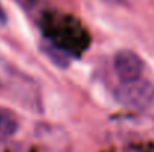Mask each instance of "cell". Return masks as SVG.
<instances>
[{
    "instance_id": "obj_1",
    "label": "cell",
    "mask_w": 154,
    "mask_h": 152,
    "mask_svg": "<svg viewBox=\"0 0 154 152\" xmlns=\"http://www.w3.org/2000/svg\"><path fill=\"white\" fill-rule=\"evenodd\" d=\"M47 40L66 52L79 54L88 48L90 37L79 21L69 15L45 13L42 19Z\"/></svg>"
},
{
    "instance_id": "obj_2",
    "label": "cell",
    "mask_w": 154,
    "mask_h": 152,
    "mask_svg": "<svg viewBox=\"0 0 154 152\" xmlns=\"http://www.w3.org/2000/svg\"><path fill=\"white\" fill-rule=\"evenodd\" d=\"M0 87L18 100L24 107L41 112L42 110V99L39 85L27 76L26 73L12 67L6 60L0 57Z\"/></svg>"
},
{
    "instance_id": "obj_3",
    "label": "cell",
    "mask_w": 154,
    "mask_h": 152,
    "mask_svg": "<svg viewBox=\"0 0 154 152\" xmlns=\"http://www.w3.org/2000/svg\"><path fill=\"white\" fill-rule=\"evenodd\" d=\"M115 93L117 99L129 107L145 109L154 104V85L142 79L126 82L118 87Z\"/></svg>"
},
{
    "instance_id": "obj_4",
    "label": "cell",
    "mask_w": 154,
    "mask_h": 152,
    "mask_svg": "<svg viewBox=\"0 0 154 152\" xmlns=\"http://www.w3.org/2000/svg\"><path fill=\"white\" fill-rule=\"evenodd\" d=\"M114 69L118 79L123 84H126V82H133L141 79L144 63L136 52L123 49L118 51L114 57Z\"/></svg>"
},
{
    "instance_id": "obj_5",
    "label": "cell",
    "mask_w": 154,
    "mask_h": 152,
    "mask_svg": "<svg viewBox=\"0 0 154 152\" xmlns=\"http://www.w3.org/2000/svg\"><path fill=\"white\" fill-rule=\"evenodd\" d=\"M20 121L14 110L0 107V137H11L18 131Z\"/></svg>"
},
{
    "instance_id": "obj_6",
    "label": "cell",
    "mask_w": 154,
    "mask_h": 152,
    "mask_svg": "<svg viewBox=\"0 0 154 152\" xmlns=\"http://www.w3.org/2000/svg\"><path fill=\"white\" fill-rule=\"evenodd\" d=\"M42 51H44V54H47L48 55V58L51 60L54 64H57V66H60V67H67L69 64H70V54L69 52H66L64 49H61V48H58V46H55L54 43L51 42H48L47 39H45V42H42Z\"/></svg>"
},
{
    "instance_id": "obj_7",
    "label": "cell",
    "mask_w": 154,
    "mask_h": 152,
    "mask_svg": "<svg viewBox=\"0 0 154 152\" xmlns=\"http://www.w3.org/2000/svg\"><path fill=\"white\" fill-rule=\"evenodd\" d=\"M6 19H8V16H6V12H5L3 6L0 4V24H5V22H6Z\"/></svg>"
}]
</instances>
